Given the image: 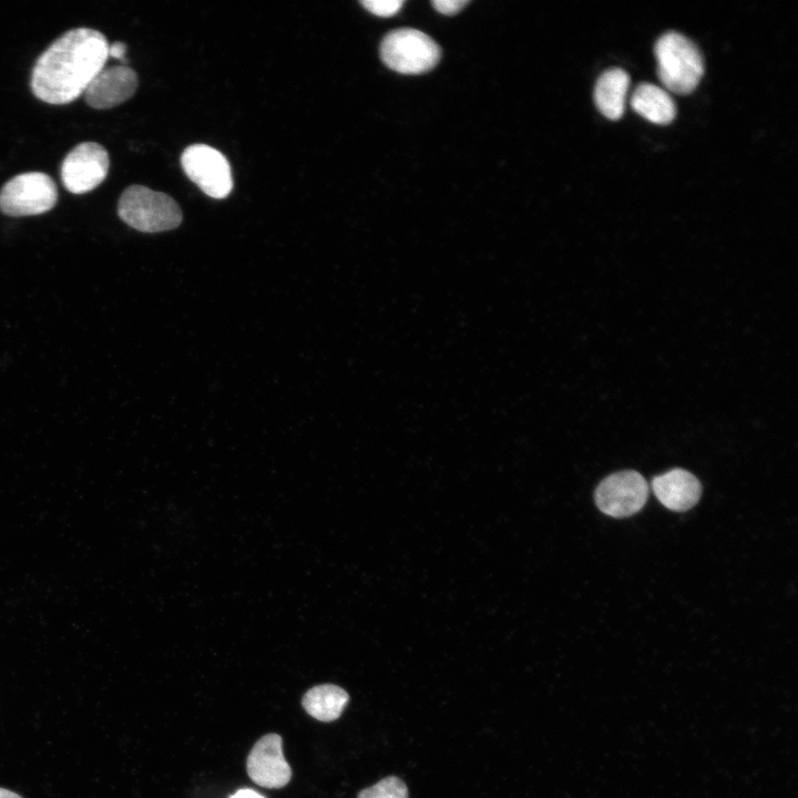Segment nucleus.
Listing matches in <instances>:
<instances>
[{"mask_svg": "<svg viewBox=\"0 0 798 798\" xmlns=\"http://www.w3.org/2000/svg\"><path fill=\"white\" fill-rule=\"evenodd\" d=\"M103 33L75 28L54 40L37 59L30 85L39 100L66 104L84 93L109 59Z\"/></svg>", "mask_w": 798, "mask_h": 798, "instance_id": "nucleus-1", "label": "nucleus"}, {"mask_svg": "<svg viewBox=\"0 0 798 798\" xmlns=\"http://www.w3.org/2000/svg\"><path fill=\"white\" fill-rule=\"evenodd\" d=\"M657 75L672 92L688 94L704 73V60L697 45L685 35L668 31L655 43Z\"/></svg>", "mask_w": 798, "mask_h": 798, "instance_id": "nucleus-2", "label": "nucleus"}, {"mask_svg": "<svg viewBox=\"0 0 798 798\" xmlns=\"http://www.w3.org/2000/svg\"><path fill=\"white\" fill-rule=\"evenodd\" d=\"M117 214L125 224L144 233L170 231L182 222V211L171 196L143 185H131L122 193Z\"/></svg>", "mask_w": 798, "mask_h": 798, "instance_id": "nucleus-3", "label": "nucleus"}, {"mask_svg": "<svg viewBox=\"0 0 798 798\" xmlns=\"http://www.w3.org/2000/svg\"><path fill=\"white\" fill-rule=\"evenodd\" d=\"M439 45L426 33L411 28L389 32L380 44L383 63L402 74H421L440 60Z\"/></svg>", "mask_w": 798, "mask_h": 798, "instance_id": "nucleus-4", "label": "nucleus"}, {"mask_svg": "<svg viewBox=\"0 0 798 798\" xmlns=\"http://www.w3.org/2000/svg\"><path fill=\"white\" fill-rule=\"evenodd\" d=\"M58 188L42 172H28L9 180L0 191V209L12 217L45 213L54 207Z\"/></svg>", "mask_w": 798, "mask_h": 798, "instance_id": "nucleus-5", "label": "nucleus"}, {"mask_svg": "<svg viewBox=\"0 0 798 798\" xmlns=\"http://www.w3.org/2000/svg\"><path fill=\"white\" fill-rule=\"evenodd\" d=\"M181 164L188 176L206 195L225 198L233 190L232 170L227 158L206 144H193L181 156Z\"/></svg>", "mask_w": 798, "mask_h": 798, "instance_id": "nucleus-6", "label": "nucleus"}, {"mask_svg": "<svg viewBox=\"0 0 798 798\" xmlns=\"http://www.w3.org/2000/svg\"><path fill=\"white\" fill-rule=\"evenodd\" d=\"M110 166L108 151L95 142L74 146L61 165V180L73 194H84L99 186L106 177Z\"/></svg>", "mask_w": 798, "mask_h": 798, "instance_id": "nucleus-7", "label": "nucleus"}, {"mask_svg": "<svg viewBox=\"0 0 798 798\" xmlns=\"http://www.w3.org/2000/svg\"><path fill=\"white\" fill-rule=\"evenodd\" d=\"M648 488L642 474L625 470L606 477L595 491L598 509L613 518H626L645 504Z\"/></svg>", "mask_w": 798, "mask_h": 798, "instance_id": "nucleus-8", "label": "nucleus"}, {"mask_svg": "<svg viewBox=\"0 0 798 798\" xmlns=\"http://www.w3.org/2000/svg\"><path fill=\"white\" fill-rule=\"evenodd\" d=\"M247 774L260 787L282 788L291 778V768L283 753V740L267 734L256 741L247 757Z\"/></svg>", "mask_w": 798, "mask_h": 798, "instance_id": "nucleus-9", "label": "nucleus"}, {"mask_svg": "<svg viewBox=\"0 0 798 798\" xmlns=\"http://www.w3.org/2000/svg\"><path fill=\"white\" fill-rule=\"evenodd\" d=\"M139 84L136 72L126 65L102 69L85 89V102L93 109L106 110L129 100Z\"/></svg>", "mask_w": 798, "mask_h": 798, "instance_id": "nucleus-10", "label": "nucleus"}, {"mask_svg": "<svg viewBox=\"0 0 798 798\" xmlns=\"http://www.w3.org/2000/svg\"><path fill=\"white\" fill-rule=\"evenodd\" d=\"M652 488L663 505L677 512L693 508L702 493L698 479L683 469H673L655 477Z\"/></svg>", "mask_w": 798, "mask_h": 798, "instance_id": "nucleus-11", "label": "nucleus"}, {"mask_svg": "<svg viewBox=\"0 0 798 798\" xmlns=\"http://www.w3.org/2000/svg\"><path fill=\"white\" fill-rule=\"evenodd\" d=\"M628 85L630 76L620 68L607 69L598 76L594 102L605 117L618 120L623 115Z\"/></svg>", "mask_w": 798, "mask_h": 798, "instance_id": "nucleus-12", "label": "nucleus"}, {"mask_svg": "<svg viewBox=\"0 0 798 798\" xmlns=\"http://www.w3.org/2000/svg\"><path fill=\"white\" fill-rule=\"evenodd\" d=\"M631 105L637 114L655 124H668L676 115L675 102L671 95L652 83H641L635 89Z\"/></svg>", "mask_w": 798, "mask_h": 798, "instance_id": "nucleus-13", "label": "nucleus"}, {"mask_svg": "<svg viewBox=\"0 0 798 798\" xmlns=\"http://www.w3.org/2000/svg\"><path fill=\"white\" fill-rule=\"evenodd\" d=\"M349 702L348 693L332 684L317 685L303 697L305 710L320 722H332L339 718Z\"/></svg>", "mask_w": 798, "mask_h": 798, "instance_id": "nucleus-14", "label": "nucleus"}, {"mask_svg": "<svg viewBox=\"0 0 798 798\" xmlns=\"http://www.w3.org/2000/svg\"><path fill=\"white\" fill-rule=\"evenodd\" d=\"M358 798H409L406 784L396 776H388L376 785L362 789Z\"/></svg>", "mask_w": 798, "mask_h": 798, "instance_id": "nucleus-15", "label": "nucleus"}, {"mask_svg": "<svg viewBox=\"0 0 798 798\" xmlns=\"http://www.w3.org/2000/svg\"><path fill=\"white\" fill-rule=\"evenodd\" d=\"M369 12L379 17L395 16L403 4L402 0H365L360 2Z\"/></svg>", "mask_w": 798, "mask_h": 798, "instance_id": "nucleus-16", "label": "nucleus"}, {"mask_svg": "<svg viewBox=\"0 0 798 798\" xmlns=\"http://www.w3.org/2000/svg\"><path fill=\"white\" fill-rule=\"evenodd\" d=\"M431 3L438 12L453 16L460 12L469 3V0H433Z\"/></svg>", "mask_w": 798, "mask_h": 798, "instance_id": "nucleus-17", "label": "nucleus"}, {"mask_svg": "<svg viewBox=\"0 0 798 798\" xmlns=\"http://www.w3.org/2000/svg\"><path fill=\"white\" fill-rule=\"evenodd\" d=\"M108 53L109 57L126 62V44L123 42H114L112 44H109Z\"/></svg>", "mask_w": 798, "mask_h": 798, "instance_id": "nucleus-18", "label": "nucleus"}, {"mask_svg": "<svg viewBox=\"0 0 798 798\" xmlns=\"http://www.w3.org/2000/svg\"><path fill=\"white\" fill-rule=\"evenodd\" d=\"M229 798H266L259 792L250 789V788H243L237 790L234 795H232Z\"/></svg>", "mask_w": 798, "mask_h": 798, "instance_id": "nucleus-19", "label": "nucleus"}, {"mask_svg": "<svg viewBox=\"0 0 798 798\" xmlns=\"http://www.w3.org/2000/svg\"><path fill=\"white\" fill-rule=\"evenodd\" d=\"M0 798H22L20 795L16 794L14 791H11L6 788L0 787Z\"/></svg>", "mask_w": 798, "mask_h": 798, "instance_id": "nucleus-20", "label": "nucleus"}]
</instances>
